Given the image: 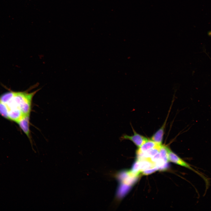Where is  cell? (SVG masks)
I'll return each instance as SVG.
<instances>
[{
  "mask_svg": "<svg viewBox=\"0 0 211 211\" xmlns=\"http://www.w3.org/2000/svg\"><path fill=\"white\" fill-rule=\"evenodd\" d=\"M38 89L31 93L25 92H14L12 98L15 106L19 109L23 115L30 114L32 99Z\"/></svg>",
  "mask_w": 211,
  "mask_h": 211,
  "instance_id": "1",
  "label": "cell"
},
{
  "mask_svg": "<svg viewBox=\"0 0 211 211\" xmlns=\"http://www.w3.org/2000/svg\"><path fill=\"white\" fill-rule=\"evenodd\" d=\"M132 127L134 134L130 136L124 134L120 137V140L121 141L125 140H129L132 142L137 147H139L148 139L143 136L137 133L132 126Z\"/></svg>",
  "mask_w": 211,
  "mask_h": 211,
  "instance_id": "2",
  "label": "cell"
},
{
  "mask_svg": "<svg viewBox=\"0 0 211 211\" xmlns=\"http://www.w3.org/2000/svg\"><path fill=\"white\" fill-rule=\"evenodd\" d=\"M30 115V114H28L24 115L16 122L31 142L30 132L29 127Z\"/></svg>",
  "mask_w": 211,
  "mask_h": 211,
  "instance_id": "3",
  "label": "cell"
},
{
  "mask_svg": "<svg viewBox=\"0 0 211 211\" xmlns=\"http://www.w3.org/2000/svg\"><path fill=\"white\" fill-rule=\"evenodd\" d=\"M168 159L169 161L187 168L195 171L200 176H202L201 174L193 169L188 164L181 159L170 149L168 152Z\"/></svg>",
  "mask_w": 211,
  "mask_h": 211,
  "instance_id": "4",
  "label": "cell"
},
{
  "mask_svg": "<svg viewBox=\"0 0 211 211\" xmlns=\"http://www.w3.org/2000/svg\"><path fill=\"white\" fill-rule=\"evenodd\" d=\"M161 145L157 144L151 139H148L140 147H138L136 151V154L138 155L142 154L151 149L159 147Z\"/></svg>",
  "mask_w": 211,
  "mask_h": 211,
  "instance_id": "5",
  "label": "cell"
},
{
  "mask_svg": "<svg viewBox=\"0 0 211 211\" xmlns=\"http://www.w3.org/2000/svg\"><path fill=\"white\" fill-rule=\"evenodd\" d=\"M166 121L167 119L162 126L153 135L151 138L152 140L159 145H161L162 143Z\"/></svg>",
  "mask_w": 211,
  "mask_h": 211,
  "instance_id": "6",
  "label": "cell"
},
{
  "mask_svg": "<svg viewBox=\"0 0 211 211\" xmlns=\"http://www.w3.org/2000/svg\"><path fill=\"white\" fill-rule=\"evenodd\" d=\"M24 115L21 110L17 108L8 109V119L17 122Z\"/></svg>",
  "mask_w": 211,
  "mask_h": 211,
  "instance_id": "7",
  "label": "cell"
},
{
  "mask_svg": "<svg viewBox=\"0 0 211 211\" xmlns=\"http://www.w3.org/2000/svg\"><path fill=\"white\" fill-rule=\"evenodd\" d=\"M169 149L164 145H161L159 150L161 159L165 163L169 161L168 152Z\"/></svg>",
  "mask_w": 211,
  "mask_h": 211,
  "instance_id": "8",
  "label": "cell"
},
{
  "mask_svg": "<svg viewBox=\"0 0 211 211\" xmlns=\"http://www.w3.org/2000/svg\"><path fill=\"white\" fill-rule=\"evenodd\" d=\"M14 91H10L2 94L0 97V101L6 104L13 97Z\"/></svg>",
  "mask_w": 211,
  "mask_h": 211,
  "instance_id": "9",
  "label": "cell"
},
{
  "mask_svg": "<svg viewBox=\"0 0 211 211\" xmlns=\"http://www.w3.org/2000/svg\"><path fill=\"white\" fill-rule=\"evenodd\" d=\"M8 109L7 105L0 101V114L4 117L8 119Z\"/></svg>",
  "mask_w": 211,
  "mask_h": 211,
  "instance_id": "10",
  "label": "cell"
},
{
  "mask_svg": "<svg viewBox=\"0 0 211 211\" xmlns=\"http://www.w3.org/2000/svg\"><path fill=\"white\" fill-rule=\"evenodd\" d=\"M158 169V167H155L145 170L143 171L142 173L143 175H148L154 173Z\"/></svg>",
  "mask_w": 211,
  "mask_h": 211,
  "instance_id": "11",
  "label": "cell"
},
{
  "mask_svg": "<svg viewBox=\"0 0 211 211\" xmlns=\"http://www.w3.org/2000/svg\"><path fill=\"white\" fill-rule=\"evenodd\" d=\"M208 35L209 36H211V31L209 32L208 33Z\"/></svg>",
  "mask_w": 211,
  "mask_h": 211,
  "instance_id": "12",
  "label": "cell"
}]
</instances>
